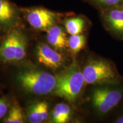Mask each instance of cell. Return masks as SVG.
<instances>
[{
	"instance_id": "obj_7",
	"label": "cell",
	"mask_w": 123,
	"mask_h": 123,
	"mask_svg": "<svg viewBox=\"0 0 123 123\" xmlns=\"http://www.w3.org/2000/svg\"><path fill=\"white\" fill-rule=\"evenodd\" d=\"M21 10L9 0H0V29L8 30L20 21Z\"/></svg>"
},
{
	"instance_id": "obj_14",
	"label": "cell",
	"mask_w": 123,
	"mask_h": 123,
	"mask_svg": "<svg viewBox=\"0 0 123 123\" xmlns=\"http://www.w3.org/2000/svg\"><path fill=\"white\" fill-rule=\"evenodd\" d=\"M4 123H24V115L22 109L18 104H15L10 108Z\"/></svg>"
},
{
	"instance_id": "obj_13",
	"label": "cell",
	"mask_w": 123,
	"mask_h": 123,
	"mask_svg": "<svg viewBox=\"0 0 123 123\" xmlns=\"http://www.w3.org/2000/svg\"><path fill=\"white\" fill-rule=\"evenodd\" d=\"M71 114L70 106L64 103L56 104L51 114V120L55 123L68 122Z\"/></svg>"
},
{
	"instance_id": "obj_5",
	"label": "cell",
	"mask_w": 123,
	"mask_h": 123,
	"mask_svg": "<svg viewBox=\"0 0 123 123\" xmlns=\"http://www.w3.org/2000/svg\"><path fill=\"white\" fill-rule=\"evenodd\" d=\"M29 24L36 30H49L55 25L62 16L59 13L41 7H34L22 10Z\"/></svg>"
},
{
	"instance_id": "obj_3",
	"label": "cell",
	"mask_w": 123,
	"mask_h": 123,
	"mask_svg": "<svg viewBox=\"0 0 123 123\" xmlns=\"http://www.w3.org/2000/svg\"><path fill=\"white\" fill-rule=\"evenodd\" d=\"M82 71L86 84H115L120 81V75L114 66L104 59L90 60Z\"/></svg>"
},
{
	"instance_id": "obj_10",
	"label": "cell",
	"mask_w": 123,
	"mask_h": 123,
	"mask_svg": "<svg viewBox=\"0 0 123 123\" xmlns=\"http://www.w3.org/2000/svg\"><path fill=\"white\" fill-rule=\"evenodd\" d=\"M49 105L45 101H39L31 105L27 111V118L30 123H41L49 117Z\"/></svg>"
},
{
	"instance_id": "obj_9",
	"label": "cell",
	"mask_w": 123,
	"mask_h": 123,
	"mask_svg": "<svg viewBox=\"0 0 123 123\" xmlns=\"http://www.w3.org/2000/svg\"><path fill=\"white\" fill-rule=\"evenodd\" d=\"M21 31L12 30L0 45V59L5 62H15L18 39Z\"/></svg>"
},
{
	"instance_id": "obj_15",
	"label": "cell",
	"mask_w": 123,
	"mask_h": 123,
	"mask_svg": "<svg viewBox=\"0 0 123 123\" xmlns=\"http://www.w3.org/2000/svg\"><path fill=\"white\" fill-rule=\"evenodd\" d=\"M86 45V38L83 35H71L68 39V46L74 54H77L82 50Z\"/></svg>"
},
{
	"instance_id": "obj_16",
	"label": "cell",
	"mask_w": 123,
	"mask_h": 123,
	"mask_svg": "<svg viewBox=\"0 0 123 123\" xmlns=\"http://www.w3.org/2000/svg\"><path fill=\"white\" fill-rule=\"evenodd\" d=\"M22 33V32L21 31L18 39L15 62L22 61L26 56L27 43L25 37Z\"/></svg>"
},
{
	"instance_id": "obj_4",
	"label": "cell",
	"mask_w": 123,
	"mask_h": 123,
	"mask_svg": "<svg viewBox=\"0 0 123 123\" xmlns=\"http://www.w3.org/2000/svg\"><path fill=\"white\" fill-rule=\"evenodd\" d=\"M123 98V91L114 87H104L96 88L92 95V102L100 115L110 112L117 105Z\"/></svg>"
},
{
	"instance_id": "obj_18",
	"label": "cell",
	"mask_w": 123,
	"mask_h": 123,
	"mask_svg": "<svg viewBox=\"0 0 123 123\" xmlns=\"http://www.w3.org/2000/svg\"><path fill=\"white\" fill-rule=\"evenodd\" d=\"M8 104L5 99L1 98L0 99V119L6 115L8 112Z\"/></svg>"
},
{
	"instance_id": "obj_12",
	"label": "cell",
	"mask_w": 123,
	"mask_h": 123,
	"mask_svg": "<svg viewBox=\"0 0 123 123\" xmlns=\"http://www.w3.org/2000/svg\"><path fill=\"white\" fill-rule=\"evenodd\" d=\"M64 25L67 33L71 35L80 34L85 28L86 20L80 16L73 17L64 20Z\"/></svg>"
},
{
	"instance_id": "obj_11",
	"label": "cell",
	"mask_w": 123,
	"mask_h": 123,
	"mask_svg": "<svg viewBox=\"0 0 123 123\" xmlns=\"http://www.w3.org/2000/svg\"><path fill=\"white\" fill-rule=\"evenodd\" d=\"M47 31V41L53 47L56 49H63L68 46L66 34L61 26L55 25Z\"/></svg>"
},
{
	"instance_id": "obj_2",
	"label": "cell",
	"mask_w": 123,
	"mask_h": 123,
	"mask_svg": "<svg viewBox=\"0 0 123 123\" xmlns=\"http://www.w3.org/2000/svg\"><path fill=\"white\" fill-rule=\"evenodd\" d=\"M17 80L27 92L38 95H45L54 90L56 77L47 72L29 70L19 73Z\"/></svg>"
},
{
	"instance_id": "obj_1",
	"label": "cell",
	"mask_w": 123,
	"mask_h": 123,
	"mask_svg": "<svg viewBox=\"0 0 123 123\" xmlns=\"http://www.w3.org/2000/svg\"><path fill=\"white\" fill-rule=\"evenodd\" d=\"M86 83L83 71L73 64L67 71L56 77L54 94L66 100L74 102L78 99Z\"/></svg>"
},
{
	"instance_id": "obj_8",
	"label": "cell",
	"mask_w": 123,
	"mask_h": 123,
	"mask_svg": "<svg viewBox=\"0 0 123 123\" xmlns=\"http://www.w3.org/2000/svg\"><path fill=\"white\" fill-rule=\"evenodd\" d=\"M36 54L40 63L53 70L59 68L64 62L61 54L44 44H39L37 46Z\"/></svg>"
},
{
	"instance_id": "obj_19",
	"label": "cell",
	"mask_w": 123,
	"mask_h": 123,
	"mask_svg": "<svg viewBox=\"0 0 123 123\" xmlns=\"http://www.w3.org/2000/svg\"><path fill=\"white\" fill-rule=\"evenodd\" d=\"M115 123H123V115L121 117H120L119 118H118L115 121Z\"/></svg>"
},
{
	"instance_id": "obj_17",
	"label": "cell",
	"mask_w": 123,
	"mask_h": 123,
	"mask_svg": "<svg viewBox=\"0 0 123 123\" xmlns=\"http://www.w3.org/2000/svg\"><path fill=\"white\" fill-rule=\"evenodd\" d=\"M92 2L103 9L120 5L123 0H91Z\"/></svg>"
},
{
	"instance_id": "obj_6",
	"label": "cell",
	"mask_w": 123,
	"mask_h": 123,
	"mask_svg": "<svg viewBox=\"0 0 123 123\" xmlns=\"http://www.w3.org/2000/svg\"><path fill=\"white\" fill-rule=\"evenodd\" d=\"M101 17L104 25L111 33L123 39V6L120 5L103 9Z\"/></svg>"
}]
</instances>
